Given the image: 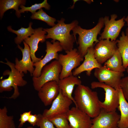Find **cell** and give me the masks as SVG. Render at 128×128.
<instances>
[{
	"mask_svg": "<svg viewBox=\"0 0 128 128\" xmlns=\"http://www.w3.org/2000/svg\"><path fill=\"white\" fill-rule=\"evenodd\" d=\"M74 94L75 107L91 118H94L99 114L101 109L96 91L81 84L77 86Z\"/></svg>",
	"mask_w": 128,
	"mask_h": 128,
	"instance_id": "cell-1",
	"label": "cell"
},
{
	"mask_svg": "<svg viewBox=\"0 0 128 128\" xmlns=\"http://www.w3.org/2000/svg\"><path fill=\"white\" fill-rule=\"evenodd\" d=\"M64 21V18H62L58 20L57 23L52 28L44 29L43 30L47 33L46 39H52L51 42L57 40L65 51L73 49L74 43L75 41L77 42L74 36L71 34L70 32L78 25V22L75 20L70 23L66 24Z\"/></svg>",
	"mask_w": 128,
	"mask_h": 128,
	"instance_id": "cell-2",
	"label": "cell"
},
{
	"mask_svg": "<svg viewBox=\"0 0 128 128\" xmlns=\"http://www.w3.org/2000/svg\"><path fill=\"white\" fill-rule=\"evenodd\" d=\"M104 25L103 18L101 17L96 25L92 29H84L78 25L72 30L73 35L76 39V35L77 34L78 35L77 42L79 45L78 50L83 57L86 54L88 49L94 46L99 41L97 39V36Z\"/></svg>",
	"mask_w": 128,
	"mask_h": 128,
	"instance_id": "cell-3",
	"label": "cell"
},
{
	"mask_svg": "<svg viewBox=\"0 0 128 128\" xmlns=\"http://www.w3.org/2000/svg\"><path fill=\"white\" fill-rule=\"evenodd\" d=\"M6 62L0 61L1 63L5 64L9 66L11 70H6L4 72V75H8V78L2 79L0 81V92L10 91L13 87L14 91L13 94L8 98L14 99H16L20 95L18 87H23L27 83V82L23 78L24 73H21L15 67V64L6 59H5Z\"/></svg>",
	"mask_w": 128,
	"mask_h": 128,
	"instance_id": "cell-4",
	"label": "cell"
},
{
	"mask_svg": "<svg viewBox=\"0 0 128 128\" xmlns=\"http://www.w3.org/2000/svg\"><path fill=\"white\" fill-rule=\"evenodd\" d=\"M62 70V66L57 60L44 66L39 77L32 78L34 89L38 91L44 84L50 81H55L58 83Z\"/></svg>",
	"mask_w": 128,
	"mask_h": 128,
	"instance_id": "cell-5",
	"label": "cell"
},
{
	"mask_svg": "<svg viewBox=\"0 0 128 128\" xmlns=\"http://www.w3.org/2000/svg\"><path fill=\"white\" fill-rule=\"evenodd\" d=\"M65 52L66 54H59L58 60L62 67L60 79L73 75L72 70L79 66L81 62L84 60V58L77 49H73Z\"/></svg>",
	"mask_w": 128,
	"mask_h": 128,
	"instance_id": "cell-6",
	"label": "cell"
},
{
	"mask_svg": "<svg viewBox=\"0 0 128 128\" xmlns=\"http://www.w3.org/2000/svg\"><path fill=\"white\" fill-rule=\"evenodd\" d=\"M91 85L92 89L101 88L105 91L104 101H100L99 102L101 109L107 112L116 111L119 105V90H116L104 83L99 82H93Z\"/></svg>",
	"mask_w": 128,
	"mask_h": 128,
	"instance_id": "cell-7",
	"label": "cell"
},
{
	"mask_svg": "<svg viewBox=\"0 0 128 128\" xmlns=\"http://www.w3.org/2000/svg\"><path fill=\"white\" fill-rule=\"evenodd\" d=\"M73 102L71 100L64 96L60 89L58 96L53 101L50 107L45 110L42 115L48 119L58 117H67Z\"/></svg>",
	"mask_w": 128,
	"mask_h": 128,
	"instance_id": "cell-8",
	"label": "cell"
},
{
	"mask_svg": "<svg viewBox=\"0 0 128 128\" xmlns=\"http://www.w3.org/2000/svg\"><path fill=\"white\" fill-rule=\"evenodd\" d=\"M117 16L116 14H113L111 15L110 19L108 16H105L103 18L105 27L99 38V41L106 39L111 41L116 40L125 23L124 17L116 20Z\"/></svg>",
	"mask_w": 128,
	"mask_h": 128,
	"instance_id": "cell-9",
	"label": "cell"
},
{
	"mask_svg": "<svg viewBox=\"0 0 128 128\" xmlns=\"http://www.w3.org/2000/svg\"><path fill=\"white\" fill-rule=\"evenodd\" d=\"M94 75L99 82L119 90L121 88V81L124 74L123 73L110 70L103 65L95 69Z\"/></svg>",
	"mask_w": 128,
	"mask_h": 128,
	"instance_id": "cell-10",
	"label": "cell"
},
{
	"mask_svg": "<svg viewBox=\"0 0 128 128\" xmlns=\"http://www.w3.org/2000/svg\"><path fill=\"white\" fill-rule=\"evenodd\" d=\"M52 42V43L49 41H46L45 55L39 61L34 63L33 66L35 68L32 74L33 77H39L42 69L48 63L53 59L58 60L59 55L58 52L62 51L63 49L59 41Z\"/></svg>",
	"mask_w": 128,
	"mask_h": 128,
	"instance_id": "cell-11",
	"label": "cell"
},
{
	"mask_svg": "<svg viewBox=\"0 0 128 128\" xmlns=\"http://www.w3.org/2000/svg\"><path fill=\"white\" fill-rule=\"evenodd\" d=\"M117 49L116 40H101L94 47V56L97 62L102 64L110 58Z\"/></svg>",
	"mask_w": 128,
	"mask_h": 128,
	"instance_id": "cell-12",
	"label": "cell"
},
{
	"mask_svg": "<svg viewBox=\"0 0 128 128\" xmlns=\"http://www.w3.org/2000/svg\"><path fill=\"white\" fill-rule=\"evenodd\" d=\"M120 118L116 111L107 112L101 109L99 114L91 119L92 125L90 128H119Z\"/></svg>",
	"mask_w": 128,
	"mask_h": 128,
	"instance_id": "cell-13",
	"label": "cell"
},
{
	"mask_svg": "<svg viewBox=\"0 0 128 128\" xmlns=\"http://www.w3.org/2000/svg\"><path fill=\"white\" fill-rule=\"evenodd\" d=\"M67 117L71 128H90L92 125L91 118L75 106L70 109Z\"/></svg>",
	"mask_w": 128,
	"mask_h": 128,
	"instance_id": "cell-14",
	"label": "cell"
},
{
	"mask_svg": "<svg viewBox=\"0 0 128 128\" xmlns=\"http://www.w3.org/2000/svg\"><path fill=\"white\" fill-rule=\"evenodd\" d=\"M23 43L24 49L19 45H18V47L21 51L23 56L22 59L19 60L18 58H15V67L21 73L26 74L27 71H28L32 76L35 69L33 67L34 63L31 59L29 46L24 41Z\"/></svg>",
	"mask_w": 128,
	"mask_h": 128,
	"instance_id": "cell-15",
	"label": "cell"
},
{
	"mask_svg": "<svg viewBox=\"0 0 128 128\" xmlns=\"http://www.w3.org/2000/svg\"><path fill=\"white\" fill-rule=\"evenodd\" d=\"M60 91L58 83L55 81L44 84L38 91L39 97L45 106L52 104L58 96Z\"/></svg>",
	"mask_w": 128,
	"mask_h": 128,
	"instance_id": "cell-16",
	"label": "cell"
},
{
	"mask_svg": "<svg viewBox=\"0 0 128 128\" xmlns=\"http://www.w3.org/2000/svg\"><path fill=\"white\" fill-rule=\"evenodd\" d=\"M84 57L85 59L82 63L75 69L73 72V75L77 76L82 73L85 71L87 75L90 76L93 69L99 68L102 66L101 64L97 62L95 57L94 46L88 49Z\"/></svg>",
	"mask_w": 128,
	"mask_h": 128,
	"instance_id": "cell-17",
	"label": "cell"
},
{
	"mask_svg": "<svg viewBox=\"0 0 128 128\" xmlns=\"http://www.w3.org/2000/svg\"><path fill=\"white\" fill-rule=\"evenodd\" d=\"M46 33L42 27H39L35 29L34 33L24 40L30 47L31 58L34 63L38 62L42 59V57L40 58L37 57L35 53L37 50L39 42L43 43L45 41V34Z\"/></svg>",
	"mask_w": 128,
	"mask_h": 128,
	"instance_id": "cell-18",
	"label": "cell"
},
{
	"mask_svg": "<svg viewBox=\"0 0 128 128\" xmlns=\"http://www.w3.org/2000/svg\"><path fill=\"white\" fill-rule=\"evenodd\" d=\"M58 85L62 94L71 100L74 104L76 103L72 95L75 85L81 84L82 81L77 77L73 75L60 79L58 82Z\"/></svg>",
	"mask_w": 128,
	"mask_h": 128,
	"instance_id": "cell-19",
	"label": "cell"
},
{
	"mask_svg": "<svg viewBox=\"0 0 128 128\" xmlns=\"http://www.w3.org/2000/svg\"><path fill=\"white\" fill-rule=\"evenodd\" d=\"M119 96L118 108L120 115L118 127L119 128H128V102L124 97L121 88L119 90Z\"/></svg>",
	"mask_w": 128,
	"mask_h": 128,
	"instance_id": "cell-20",
	"label": "cell"
},
{
	"mask_svg": "<svg viewBox=\"0 0 128 128\" xmlns=\"http://www.w3.org/2000/svg\"><path fill=\"white\" fill-rule=\"evenodd\" d=\"M104 66L115 71L123 73L126 70L123 66L122 58L118 49L112 56L104 63Z\"/></svg>",
	"mask_w": 128,
	"mask_h": 128,
	"instance_id": "cell-21",
	"label": "cell"
},
{
	"mask_svg": "<svg viewBox=\"0 0 128 128\" xmlns=\"http://www.w3.org/2000/svg\"><path fill=\"white\" fill-rule=\"evenodd\" d=\"M25 0H0V16L1 19L4 14L7 10L13 9L16 11V14L18 18L21 16L18 10L19 6L21 5H24Z\"/></svg>",
	"mask_w": 128,
	"mask_h": 128,
	"instance_id": "cell-22",
	"label": "cell"
},
{
	"mask_svg": "<svg viewBox=\"0 0 128 128\" xmlns=\"http://www.w3.org/2000/svg\"><path fill=\"white\" fill-rule=\"evenodd\" d=\"M119 40H117V46L122 59L123 65L126 69L128 65V36L123 31Z\"/></svg>",
	"mask_w": 128,
	"mask_h": 128,
	"instance_id": "cell-23",
	"label": "cell"
},
{
	"mask_svg": "<svg viewBox=\"0 0 128 128\" xmlns=\"http://www.w3.org/2000/svg\"><path fill=\"white\" fill-rule=\"evenodd\" d=\"M32 23L30 22L28 27L24 28L21 27L20 29L18 30L13 29L11 26L7 27V29L8 31L17 35V37L14 39V41L16 44L18 45L20 44L25 39L34 33L35 29L32 28Z\"/></svg>",
	"mask_w": 128,
	"mask_h": 128,
	"instance_id": "cell-24",
	"label": "cell"
},
{
	"mask_svg": "<svg viewBox=\"0 0 128 128\" xmlns=\"http://www.w3.org/2000/svg\"><path fill=\"white\" fill-rule=\"evenodd\" d=\"M6 106L0 109V128H16L13 116H8Z\"/></svg>",
	"mask_w": 128,
	"mask_h": 128,
	"instance_id": "cell-25",
	"label": "cell"
},
{
	"mask_svg": "<svg viewBox=\"0 0 128 128\" xmlns=\"http://www.w3.org/2000/svg\"><path fill=\"white\" fill-rule=\"evenodd\" d=\"M33 19H36L43 21L46 23L48 25L52 27L56 24L55 23L56 19L48 15L42 8L37 12L32 14L31 17Z\"/></svg>",
	"mask_w": 128,
	"mask_h": 128,
	"instance_id": "cell-26",
	"label": "cell"
},
{
	"mask_svg": "<svg viewBox=\"0 0 128 128\" xmlns=\"http://www.w3.org/2000/svg\"><path fill=\"white\" fill-rule=\"evenodd\" d=\"M21 8L19 10V11L21 14L24 13L26 11L31 12L32 14L35 13L36 10L40 9L43 8H44L46 9L49 10L50 8V6L48 3L47 0H45L42 3L40 4H35L29 7H26L23 5L20 6Z\"/></svg>",
	"mask_w": 128,
	"mask_h": 128,
	"instance_id": "cell-27",
	"label": "cell"
},
{
	"mask_svg": "<svg viewBox=\"0 0 128 128\" xmlns=\"http://www.w3.org/2000/svg\"><path fill=\"white\" fill-rule=\"evenodd\" d=\"M49 119L56 128H71L67 117H58Z\"/></svg>",
	"mask_w": 128,
	"mask_h": 128,
	"instance_id": "cell-28",
	"label": "cell"
},
{
	"mask_svg": "<svg viewBox=\"0 0 128 128\" xmlns=\"http://www.w3.org/2000/svg\"><path fill=\"white\" fill-rule=\"evenodd\" d=\"M38 115L39 121L37 126L40 128H56L53 123L42 114H39Z\"/></svg>",
	"mask_w": 128,
	"mask_h": 128,
	"instance_id": "cell-29",
	"label": "cell"
},
{
	"mask_svg": "<svg viewBox=\"0 0 128 128\" xmlns=\"http://www.w3.org/2000/svg\"><path fill=\"white\" fill-rule=\"evenodd\" d=\"M120 86L124 97L128 102V76L122 78Z\"/></svg>",
	"mask_w": 128,
	"mask_h": 128,
	"instance_id": "cell-30",
	"label": "cell"
},
{
	"mask_svg": "<svg viewBox=\"0 0 128 128\" xmlns=\"http://www.w3.org/2000/svg\"><path fill=\"white\" fill-rule=\"evenodd\" d=\"M32 114V111H30L24 112L20 114V117L19 119L20 123L18 126V128H22L24 123L28 121L30 116Z\"/></svg>",
	"mask_w": 128,
	"mask_h": 128,
	"instance_id": "cell-31",
	"label": "cell"
},
{
	"mask_svg": "<svg viewBox=\"0 0 128 128\" xmlns=\"http://www.w3.org/2000/svg\"><path fill=\"white\" fill-rule=\"evenodd\" d=\"M39 121L38 114H32L30 116L28 122L31 125L34 126H37Z\"/></svg>",
	"mask_w": 128,
	"mask_h": 128,
	"instance_id": "cell-32",
	"label": "cell"
},
{
	"mask_svg": "<svg viewBox=\"0 0 128 128\" xmlns=\"http://www.w3.org/2000/svg\"><path fill=\"white\" fill-rule=\"evenodd\" d=\"M124 20L125 22H126L127 25L128 26V16H127L126 17L124 18Z\"/></svg>",
	"mask_w": 128,
	"mask_h": 128,
	"instance_id": "cell-33",
	"label": "cell"
},
{
	"mask_svg": "<svg viewBox=\"0 0 128 128\" xmlns=\"http://www.w3.org/2000/svg\"><path fill=\"white\" fill-rule=\"evenodd\" d=\"M125 33V34L128 36V27L126 29Z\"/></svg>",
	"mask_w": 128,
	"mask_h": 128,
	"instance_id": "cell-34",
	"label": "cell"
},
{
	"mask_svg": "<svg viewBox=\"0 0 128 128\" xmlns=\"http://www.w3.org/2000/svg\"><path fill=\"white\" fill-rule=\"evenodd\" d=\"M84 1L88 4H90L92 2V0H84Z\"/></svg>",
	"mask_w": 128,
	"mask_h": 128,
	"instance_id": "cell-35",
	"label": "cell"
},
{
	"mask_svg": "<svg viewBox=\"0 0 128 128\" xmlns=\"http://www.w3.org/2000/svg\"><path fill=\"white\" fill-rule=\"evenodd\" d=\"M77 1L78 0H73V2H74L73 4V6H72L71 8H71L72 9L73 8L75 3L76 2V1Z\"/></svg>",
	"mask_w": 128,
	"mask_h": 128,
	"instance_id": "cell-36",
	"label": "cell"
},
{
	"mask_svg": "<svg viewBox=\"0 0 128 128\" xmlns=\"http://www.w3.org/2000/svg\"><path fill=\"white\" fill-rule=\"evenodd\" d=\"M126 71L128 73V65L126 69Z\"/></svg>",
	"mask_w": 128,
	"mask_h": 128,
	"instance_id": "cell-37",
	"label": "cell"
},
{
	"mask_svg": "<svg viewBox=\"0 0 128 128\" xmlns=\"http://www.w3.org/2000/svg\"><path fill=\"white\" fill-rule=\"evenodd\" d=\"M26 128H34L32 126H28Z\"/></svg>",
	"mask_w": 128,
	"mask_h": 128,
	"instance_id": "cell-38",
	"label": "cell"
}]
</instances>
